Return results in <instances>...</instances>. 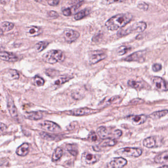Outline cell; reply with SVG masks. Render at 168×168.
Wrapping results in <instances>:
<instances>
[{
	"label": "cell",
	"mask_w": 168,
	"mask_h": 168,
	"mask_svg": "<svg viewBox=\"0 0 168 168\" xmlns=\"http://www.w3.org/2000/svg\"><path fill=\"white\" fill-rule=\"evenodd\" d=\"M133 16L130 13H122L114 16L105 23L108 30L114 31L125 27L132 19Z\"/></svg>",
	"instance_id": "obj_1"
},
{
	"label": "cell",
	"mask_w": 168,
	"mask_h": 168,
	"mask_svg": "<svg viewBox=\"0 0 168 168\" xmlns=\"http://www.w3.org/2000/svg\"><path fill=\"white\" fill-rule=\"evenodd\" d=\"M65 58L64 53L59 50H51L43 56V60L47 63L51 64L62 62Z\"/></svg>",
	"instance_id": "obj_2"
},
{
	"label": "cell",
	"mask_w": 168,
	"mask_h": 168,
	"mask_svg": "<svg viewBox=\"0 0 168 168\" xmlns=\"http://www.w3.org/2000/svg\"><path fill=\"white\" fill-rule=\"evenodd\" d=\"M147 28V24L144 22H139L132 24L127 28L122 29L117 32V36L123 37L134 32L141 33L144 31Z\"/></svg>",
	"instance_id": "obj_3"
},
{
	"label": "cell",
	"mask_w": 168,
	"mask_h": 168,
	"mask_svg": "<svg viewBox=\"0 0 168 168\" xmlns=\"http://www.w3.org/2000/svg\"><path fill=\"white\" fill-rule=\"evenodd\" d=\"M117 154L127 157H138L142 154V150L135 147H124L116 151Z\"/></svg>",
	"instance_id": "obj_4"
},
{
	"label": "cell",
	"mask_w": 168,
	"mask_h": 168,
	"mask_svg": "<svg viewBox=\"0 0 168 168\" xmlns=\"http://www.w3.org/2000/svg\"><path fill=\"white\" fill-rule=\"evenodd\" d=\"M39 126L43 130L53 132H57L61 130V127L58 124L49 120H45L40 123Z\"/></svg>",
	"instance_id": "obj_5"
},
{
	"label": "cell",
	"mask_w": 168,
	"mask_h": 168,
	"mask_svg": "<svg viewBox=\"0 0 168 168\" xmlns=\"http://www.w3.org/2000/svg\"><path fill=\"white\" fill-rule=\"evenodd\" d=\"M80 35L78 32L71 29H66L64 32L65 40L69 43L76 41L79 38Z\"/></svg>",
	"instance_id": "obj_6"
},
{
	"label": "cell",
	"mask_w": 168,
	"mask_h": 168,
	"mask_svg": "<svg viewBox=\"0 0 168 168\" xmlns=\"http://www.w3.org/2000/svg\"><path fill=\"white\" fill-rule=\"evenodd\" d=\"M152 81L156 88L161 91H167L168 90V83L161 77L158 76L153 77Z\"/></svg>",
	"instance_id": "obj_7"
},
{
	"label": "cell",
	"mask_w": 168,
	"mask_h": 168,
	"mask_svg": "<svg viewBox=\"0 0 168 168\" xmlns=\"http://www.w3.org/2000/svg\"><path fill=\"white\" fill-rule=\"evenodd\" d=\"M145 53H146L145 51H139L136 52L125 58L124 60L127 62L134 61V62H142L145 61L144 56Z\"/></svg>",
	"instance_id": "obj_8"
},
{
	"label": "cell",
	"mask_w": 168,
	"mask_h": 168,
	"mask_svg": "<svg viewBox=\"0 0 168 168\" xmlns=\"http://www.w3.org/2000/svg\"><path fill=\"white\" fill-rule=\"evenodd\" d=\"M127 163V160L123 157H117L111 160L110 165L111 168H123Z\"/></svg>",
	"instance_id": "obj_9"
},
{
	"label": "cell",
	"mask_w": 168,
	"mask_h": 168,
	"mask_svg": "<svg viewBox=\"0 0 168 168\" xmlns=\"http://www.w3.org/2000/svg\"><path fill=\"white\" fill-rule=\"evenodd\" d=\"M0 59L3 61L9 62H14L18 59L15 54L6 51H1L0 52Z\"/></svg>",
	"instance_id": "obj_10"
},
{
	"label": "cell",
	"mask_w": 168,
	"mask_h": 168,
	"mask_svg": "<svg viewBox=\"0 0 168 168\" xmlns=\"http://www.w3.org/2000/svg\"><path fill=\"white\" fill-rule=\"evenodd\" d=\"M7 109L10 116L14 119L18 117V112L17 108L14 104V101L12 98L9 97L7 100Z\"/></svg>",
	"instance_id": "obj_11"
},
{
	"label": "cell",
	"mask_w": 168,
	"mask_h": 168,
	"mask_svg": "<svg viewBox=\"0 0 168 168\" xmlns=\"http://www.w3.org/2000/svg\"><path fill=\"white\" fill-rule=\"evenodd\" d=\"M128 118L133 124L138 125L144 123L147 120V117L145 114H140V115L129 116Z\"/></svg>",
	"instance_id": "obj_12"
},
{
	"label": "cell",
	"mask_w": 168,
	"mask_h": 168,
	"mask_svg": "<svg viewBox=\"0 0 168 168\" xmlns=\"http://www.w3.org/2000/svg\"><path fill=\"white\" fill-rule=\"evenodd\" d=\"M43 30L41 28L37 26H31L28 27L26 30V33L29 37H34L41 34Z\"/></svg>",
	"instance_id": "obj_13"
},
{
	"label": "cell",
	"mask_w": 168,
	"mask_h": 168,
	"mask_svg": "<svg viewBox=\"0 0 168 168\" xmlns=\"http://www.w3.org/2000/svg\"><path fill=\"white\" fill-rule=\"evenodd\" d=\"M95 113V110H93V109L87 108L75 109L71 112L72 114H73L74 116H77L88 115V114H92Z\"/></svg>",
	"instance_id": "obj_14"
},
{
	"label": "cell",
	"mask_w": 168,
	"mask_h": 168,
	"mask_svg": "<svg viewBox=\"0 0 168 168\" xmlns=\"http://www.w3.org/2000/svg\"><path fill=\"white\" fill-rule=\"evenodd\" d=\"M83 157L87 164H93L98 161L100 156L87 153L83 154Z\"/></svg>",
	"instance_id": "obj_15"
},
{
	"label": "cell",
	"mask_w": 168,
	"mask_h": 168,
	"mask_svg": "<svg viewBox=\"0 0 168 168\" xmlns=\"http://www.w3.org/2000/svg\"><path fill=\"white\" fill-rule=\"evenodd\" d=\"M107 57L106 54L101 53H96L93 54L90 56L89 59V63L90 65H95L99 62L100 61L105 59Z\"/></svg>",
	"instance_id": "obj_16"
},
{
	"label": "cell",
	"mask_w": 168,
	"mask_h": 168,
	"mask_svg": "<svg viewBox=\"0 0 168 168\" xmlns=\"http://www.w3.org/2000/svg\"><path fill=\"white\" fill-rule=\"evenodd\" d=\"M29 144L28 143H24L17 148L16 151V154L20 156H25L29 151Z\"/></svg>",
	"instance_id": "obj_17"
},
{
	"label": "cell",
	"mask_w": 168,
	"mask_h": 168,
	"mask_svg": "<svg viewBox=\"0 0 168 168\" xmlns=\"http://www.w3.org/2000/svg\"><path fill=\"white\" fill-rule=\"evenodd\" d=\"M154 161L158 164L168 162V150L163 152L156 156L154 158Z\"/></svg>",
	"instance_id": "obj_18"
},
{
	"label": "cell",
	"mask_w": 168,
	"mask_h": 168,
	"mask_svg": "<svg viewBox=\"0 0 168 168\" xmlns=\"http://www.w3.org/2000/svg\"><path fill=\"white\" fill-rule=\"evenodd\" d=\"M24 117L30 120H37L42 119L43 116L41 112H30L26 113L24 114Z\"/></svg>",
	"instance_id": "obj_19"
},
{
	"label": "cell",
	"mask_w": 168,
	"mask_h": 168,
	"mask_svg": "<svg viewBox=\"0 0 168 168\" xmlns=\"http://www.w3.org/2000/svg\"><path fill=\"white\" fill-rule=\"evenodd\" d=\"M97 133L99 137L102 139H106L109 138L110 137V133L106 127L101 126L98 128L97 129Z\"/></svg>",
	"instance_id": "obj_20"
},
{
	"label": "cell",
	"mask_w": 168,
	"mask_h": 168,
	"mask_svg": "<svg viewBox=\"0 0 168 168\" xmlns=\"http://www.w3.org/2000/svg\"><path fill=\"white\" fill-rule=\"evenodd\" d=\"M168 114V110H164L156 111V112L153 113L149 115L148 117L153 120H156V119H159L163 117H165Z\"/></svg>",
	"instance_id": "obj_21"
},
{
	"label": "cell",
	"mask_w": 168,
	"mask_h": 168,
	"mask_svg": "<svg viewBox=\"0 0 168 168\" xmlns=\"http://www.w3.org/2000/svg\"><path fill=\"white\" fill-rule=\"evenodd\" d=\"M156 145V141L154 137H148L145 139L143 141V145L147 148L154 147Z\"/></svg>",
	"instance_id": "obj_22"
},
{
	"label": "cell",
	"mask_w": 168,
	"mask_h": 168,
	"mask_svg": "<svg viewBox=\"0 0 168 168\" xmlns=\"http://www.w3.org/2000/svg\"><path fill=\"white\" fill-rule=\"evenodd\" d=\"M90 13V11L88 9H85L83 10H81L75 14L74 16V19L76 20H79L84 18V17L88 15Z\"/></svg>",
	"instance_id": "obj_23"
},
{
	"label": "cell",
	"mask_w": 168,
	"mask_h": 168,
	"mask_svg": "<svg viewBox=\"0 0 168 168\" xmlns=\"http://www.w3.org/2000/svg\"><path fill=\"white\" fill-rule=\"evenodd\" d=\"M62 154H63V151L62 148L60 147H57L56 148L53 153L52 157V161L54 162L58 161V160H59L62 156Z\"/></svg>",
	"instance_id": "obj_24"
},
{
	"label": "cell",
	"mask_w": 168,
	"mask_h": 168,
	"mask_svg": "<svg viewBox=\"0 0 168 168\" xmlns=\"http://www.w3.org/2000/svg\"><path fill=\"white\" fill-rule=\"evenodd\" d=\"M117 142L115 140L112 139H106L103 142H102L99 146L102 147H112L116 145Z\"/></svg>",
	"instance_id": "obj_25"
},
{
	"label": "cell",
	"mask_w": 168,
	"mask_h": 168,
	"mask_svg": "<svg viewBox=\"0 0 168 168\" xmlns=\"http://www.w3.org/2000/svg\"><path fill=\"white\" fill-rule=\"evenodd\" d=\"M49 45V43L47 41H40L35 44V49L38 52H40L44 50Z\"/></svg>",
	"instance_id": "obj_26"
},
{
	"label": "cell",
	"mask_w": 168,
	"mask_h": 168,
	"mask_svg": "<svg viewBox=\"0 0 168 168\" xmlns=\"http://www.w3.org/2000/svg\"><path fill=\"white\" fill-rule=\"evenodd\" d=\"M14 25L13 23L9 22H4L1 24L2 30L3 31L9 32L10 30H12L14 28Z\"/></svg>",
	"instance_id": "obj_27"
},
{
	"label": "cell",
	"mask_w": 168,
	"mask_h": 168,
	"mask_svg": "<svg viewBox=\"0 0 168 168\" xmlns=\"http://www.w3.org/2000/svg\"><path fill=\"white\" fill-rule=\"evenodd\" d=\"M67 151L74 156H76L78 154V150L76 146L73 145L68 144L67 146Z\"/></svg>",
	"instance_id": "obj_28"
},
{
	"label": "cell",
	"mask_w": 168,
	"mask_h": 168,
	"mask_svg": "<svg viewBox=\"0 0 168 168\" xmlns=\"http://www.w3.org/2000/svg\"><path fill=\"white\" fill-rule=\"evenodd\" d=\"M131 49L130 47L126 46H121L117 50V53L119 55H123L128 52Z\"/></svg>",
	"instance_id": "obj_29"
},
{
	"label": "cell",
	"mask_w": 168,
	"mask_h": 168,
	"mask_svg": "<svg viewBox=\"0 0 168 168\" xmlns=\"http://www.w3.org/2000/svg\"><path fill=\"white\" fill-rule=\"evenodd\" d=\"M84 3V0H73L72 1V10H76L80 7Z\"/></svg>",
	"instance_id": "obj_30"
},
{
	"label": "cell",
	"mask_w": 168,
	"mask_h": 168,
	"mask_svg": "<svg viewBox=\"0 0 168 168\" xmlns=\"http://www.w3.org/2000/svg\"><path fill=\"white\" fill-rule=\"evenodd\" d=\"M127 84L129 86L131 87L132 88L135 89L141 88L142 86V84L141 82H138L137 81L133 80H129L127 82Z\"/></svg>",
	"instance_id": "obj_31"
},
{
	"label": "cell",
	"mask_w": 168,
	"mask_h": 168,
	"mask_svg": "<svg viewBox=\"0 0 168 168\" xmlns=\"http://www.w3.org/2000/svg\"><path fill=\"white\" fill-rule=\"evenodd\" d=\"M34 84L36 86H42L44 84V79L41 78L40 77L37 76L34 78Z\"/></svg>",
	"instance_id": "obj_32"
},
{
	"label": "cell",
	"mask_w": 168,
	"mask_h": 168,
	"mask_svg": "<svg viewBox=\"0 0 168 168\" xmlns=\"http://www.w3.org/2000/svg\"><path fill=\"white\" fill-rule=\"evenodd\" d=\"M70 79V78H69V77H62L59 79H58L55 82V85H62V84L65 83L66 82L68 81Z\"/></svg>",
	"instance_id": "obj_33"
},
{
	"label": "cell",
	"mask_w": 168,
	"mask_h": 168,
	"mask_svg": "<svg viewBox=\"0 0 168 168\" xmlns=\"http://www.w3.org/2000/svg\"><path fill=\"white\" fill-rule=\"evenodd\" d=\"M9 74L13 79L17 80L19 78V74L17 71L14 69H10L9 71Z\"/></svg>",
	"instance_id": "obj_34"
},
{
	"label": "cell",
	"mask_w": 168,
	"mask_h": 168,
	"mask_svg": "<svg viewBox=\"0 0 168 168\" xmlns=\"http://www.w3.org/2000/svg\"><path fill=\"white\" fill-rule=\"evenodd\" d=\"M137 7L139 9H140L141 10H143V11H147L148 10V4L147 3H145V2H143V1L139 3L137 5Z\"/></svg>",
	"instance_id": "obj_35"
},
{
	"label": "cell",
	"mask_w": 168,
	"mask_h": 168,
	"mask_svg": "<svg viewBox=\"0 0 168 168\" xmlns=\"http://www.w3.org/2000/svg\"><path fill=\"white\" fill-rule=\"evenodd\" d=\"M40 135L41 136V137L43 138L45 140H52L54 139V137L52 135L49 134L44 132H40Z\"/></svg>",
	"instance_id": "obj_36"
},
{
	"label": "cell",
	"mask_w": 168,
	"mask_h": 168,
	"mask_svg": "<svg viewBox=\"0 0 168 168\" xmlns=\"http://www.w3.org/2000/svg\"><path fill=\"white\" fill-rule=\"evenodd\" d=\"M45 74H46L47 76L49 77H54L56 75L57 72L54 69H47L45 70Z\"/></svg>",
	"instance_id": "obj_37"
},
{
	"label": "cell",
	"mask_w": 168,
	"mask_h": 168,
	"mask_svg": "<svg viewBox=\"0 0 168 168\" xmlns=\"http://www.w3.org/2000/svg\"><path fill=\"white\" fill-rule=\"evenodd\" d=\"M126 1L127 0H103V3L107 4H110L114 3H123Z\"/></svg>",
	"instance_id": "obj_38"
},
{
	"label": "cell",
	"mask_w": 168,
	"mask_h": 168,
	"mask_svg": "<svg viewBox=\"0 0 168 168\" xmlns=\"http://www.w3.org/2000/svg\"><path fill=\"white\" fill-rule=\"evenodd\" d=\"M48 15L51 18L56 19L59 16V14L58 13L54 10H51L48 12Z\"/></svg>",
	"instance_id": "obj_39"
},
{
	"label": "cell",
	"mask_w": 168,
	"mask_h": 168,
	"mask_svg": "<svg viewBox=\"0 0 168 168\" xmlns=\"http://www.w3.org/2000/svg\"><path fill=\"white\" fill-rule=\"evenodd\" d=\"M62 14L65 16H70L72 14V10L70 8L68 7V8L64 9V10H62Z\"/></svg>",
	"instance_id": "obj_40"
},
{
	"label": "cell",
	"mask_w": 168,
	"mask_h": 168,
	"mask_svg": "<svg viewBox=\"0 0 168 168\" xmlns=\"http://www.w3.org/2000/svg\"><path fill=\"white\" fill-rule=\"evenodd\" d=\"M59 1L60 0H48L47 3L50 6L55 7L58 6V4H59Z\"/></svg>",
	"instance_id": "obj_41"
},
{
	"label": "cell",
	"mask_w": 168,
	"mask_h": 168,
	"mask_svg": "<svg viewBox=\"0 0 168 168\" xmlns=\"http://www.w3.org/2000/svg\"><path fill=\"white\" fill-rule=\"evenodd\" d=\"M162 69V65L160 64H155L153 65V70L154 72H158Z\"/></svg>",
	"instance_id": "obj_42"
},
{
	"label": "cell",
	"mask_w": 168,
	"mask_h": 168,
	"mask_svg": "<svg viewBox=\"0 0 168 168\" xmlns=\"http://www.w3.org/2000/svg\"><path fill=\"white\" fill-rule=\"evenodd\" d=\"M89 139L92 141L95 142L98 140V137L95 132H91L90 134Z\"/></svg>",
	"instance_id": "obj_43"
},
{
	"label": "cell",
	"mask_w": 168,
	"mask_h": 168,
	"mask_svg": "<svg viewBox=\"0 0 168 168\" xmlns=\"http://www.w3.org/2000/svg\"><path fill=\"white\" fill-rule=\"evenodd\" d=\"M7 128V126L6 125V124L0 123V133L5 131Z\"/></svg>",
	"instance_id": "obj_44"
},
{
	"label": "cell",
	"mask_w": 168,
	"mask_h": 168,
	"mask_svg": "<svg viewBox=\"0 0 168 168\" xmlns=\"http://www.w3.org/2000/svg\"><path fill=\"white\" fill-rule=\"evenodd\" d=\"M133 104H141V103H144V101L143 99H140V98H137L135 99L131 102Z\"/></svg>",
	"instance_id": "obj_45"
},
{
	"label": "cell",
	"mask_w": 168,
	"mask_h": 168,
	"mask_svg": "<svg viewBox=\"0 0 168 168\" xmlns=\"http://www.w3.org/2000/svg\"><path fill=\"white\" fill-rule=\"evenodd\" d=\"M114 135L116 137H120L122 135V132L120 130H117L114 131Z\"/></svg>",
	"instance_id": "obj_46"
},
{
	"label": "cell",
	"mask_w": 168,
	"mask_h": 168,
	"mask_svg": "<svg viewBox=\"0 0 168 168\" xmlns=\"http://www.w3.org/2000/svg\"><path fill=\"white\" fill-rule=\"evenodd\" d=\"M117 96H113V97L111 98H110V99L108 100V101H107V104H112L113 102L116 101V99H117Z\"/></svg>",
	"instance_id": "obj_47"
},
{
	"label": "cell",
	"mask_w": 168,
	"mask_h": 168,
	"mask_svg": "<svg viewBox=\"0 0 168 168\" xmlns=\"http://www.w3.org/2000/svg\"><path fill=\"white\" fill-rule=\"evenodd\" d=\"M3 33H4V32H3V30H2V29L0 28V35H3Z\"/></svg>",
	"instance_id": "obj_48"
},
{
	"label": "cell",
	"mask_w": 168,
	"mask_h": 168,
	"mask_svg": "<svg viewBox=\"0 0 168 168\" xmlns=\"http://www.w3.org/2000/svg\"><path fill=\"white\" fill-rule=\"evenodd\" d=\"M158 168H168V166L163 165L162 166H161V167H159Z\"/></svg>",
	"instance_id": "obj_49"
},
{
	"label": "cell",
	"mask_w": 168,
	"mask_h": 168,
	"mask_svg": "<svg viewBox=\"0 0 168 168\" xmlns=\"http://www.w3.org/2000/svg\"><path fill=\"white\" fill-rule=\"evenodd\" d=\"M3 46H1V44H0V52H1V51H3Z\"/></svg>",
	"instance_id": "obj_50"
},
{
	"label": "cell",
	"mask_w": 168,
	"mask_h": 168,
	"mask_svg": "<svg viewBox=\"0 0 168 168\" xmlns=\"http://www.w3.org/2000/svg\"><path fill=\"white\" fill-rule=\"evenodd\" d=\"M34 1H37V2H38V3H40L41 1H42L43 0H34Z\"/></svg>",
	"instance_id": "obj_51"
}]
</instances>
